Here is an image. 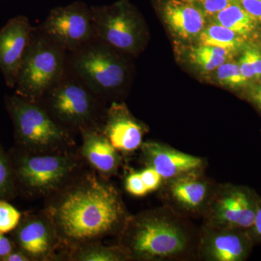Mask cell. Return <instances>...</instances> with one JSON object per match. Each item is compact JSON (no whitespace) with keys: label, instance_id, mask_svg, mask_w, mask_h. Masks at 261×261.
Masks as SVG:
<instances>
[{"label":"cell","instance_id":"cell-1","mask_svg":"<svg viewBox=\"0 0 261 261\" xmlns=\"http://www.w3.org/2000/svg\"><path fill=\"white\" fill-rule=\"evenodd\" d=\"M43 210L59 239V255L121 233L129 219L116 189L94 170L79 171L46 198Z\"/></svg>","mask_w":261,"mask_h":261},{"label":"cell","instance_id":"cell-2","mask_svg":"<svg viewBox=\"0 0 261 261\" xmlns=\"http://www.w3.org/2000/svg\"><path fill=\"white\" fill-rule=\"evenodd\" d=\"M6 106L14 125L15 139L23 152L53 153L74 147L69 130L59 124L40 103L15 94L7 97Z\"/></svg>","mask_w":261,"mask_h":261},{"label":"cell","instance_id":"cell-3","mask_svg":"<svg viewBox=\"0 0 261 261\" xmlns=\"http://www.w3.org/2000/svg\"><path fill=\"white\" fill-rule=\"evenodd\" d=\"M13 165L15 182L27 195L47 198L82 170V159L71 150L44 154L23 152Z\"/></svg>","mask_w":261,"mask_h":261},{"label":"cell","instance_id":"cell-4","mask_svg":"<svg viewBox=\"0 0 261 261\" xmlns=\"http://www.w3.org/2000/svg\"><path fill=\"white\" fill-rule=\"evenodd\" d=\"M120 247L128 258L152 260L173 256L186 247L185 233L176 225L151 214L127 221L121 233Z\"/></svg>","mask_w":261,"mask_h":261},{"label":"cell","instance_id":"cell-5","mask_svg":"<svg viewBox=\"0 0 261 261\" xmlns=\"http://www.w3.org/2000/svg\"><path fill=\"white\" fill-rule=\"evenodd\" d=\"M65 51L40 30L35 31L19 71L15 87L16 94L40 102L63 78Z\"/></svg>","mask_w":261,"mask_h":261},{"label":"cell","instance_id":"cell-6","mask_svg":"<svg viewBox=\"0 0 261 261\" xmlns=\"http://www.w3.org/2000/svg\"><path fill=\"white\" fill-rule=\"evenodd\" d=\"M92 91L84 84L62 79L43 97L44 108L59 124L80 132L99 128V107Z\"/></svg>","mask_w":261,"mask_h":261},{"label":"cell","instance_id":"cell-7","mask_svg":"<svg viewBox=\"0 0 261 261\" xmlns=\"http://www.w3.org/2000/svg\"><path fill=\"white\" fill-rule=\"evenodd\" d=\"M40 32L63 50H79L95 37L90 8L80 1L56 7L43 22Z\"/></svg>","mask_w":261,"mask_h":261},{"label":"cell","instance_id":"cell-8","mask_svg":"<svg viewBox=\"0 0 261 261\" xmlns=\"http://www.w3.org/2000/svg\"><path fill=\"white\" fill-rule=\"evenodd\" d=\"M74 53L73 69L95 95L118 89L124 82V66L105 46L88 43Z\"/></svg>","mask_w":261,"mask_h":261},{"label":"cell","instance_id":"cell-9","mask_svg":"<svg viewBox=\"0 0 261 261\" xmlns=\"http://www.w3.org/2000/svg\"><path fill=\"white\" fill-rule=\"evenodd\" d=\"M95 37L122 51H135L142 37V29L135 12L126 3L90 7Z\"/></svg>","mask_w":261,"mask_h":261},{"label":"cell","instance_id":"cell-10","mask_svg":"<svg viewBox=\"0 0 261 261\" xmlns=\"http://www.w3.org/2000/svg\"><path fill=\"white\" fill-rule=\"evenodd\" d=\"M15 230L18 249L31 260H58L59 239L45 211L27 215Z\"/></svg>","mask_w":261,"mask_h":261},{"label":"cell","instance_id":"cell-11","mask_svg":"<svg viewBox=\"0 0 261 261\" xmlns=\"http://www.w3.org/2000/svg\"><path fill=\"white\" fill-rule=\"evenodd\" d=\"M35 29L23 15L10 19L0 29V70L8 87H15L23 57Z\"/></svg>","mask_w":261,"mask_h":261},{"label":"cell","instance_id":"cell-12","mask_svg":"<svg viewBox=\"0 0 261 261\" xmlns=\"http://www.w3.org/2000/svg\"><path fill=\"white\" fill-rule=\"evenodd\" d=\"M100 130L118 152L128 153L141 147L145 128L132 116L124 105L113 103Z\"/></svg>","mask_w":261,"mask_h":261},{"label":"cell","instance_id":"cell-13","mask_svg":"<svg viewBox=\"0 0 261 261\" xmlns=\"http://www.w3.org/2000/svg\"><path fill=\"white\" fill-rule=\"evenodd\" d=\"M141 148L147 167L154 168L163 178L178 177L202 166V161L200 158L157 142H145Z\"/></svg>","mask_w":261,"mask_h":261},{"label":"cell","instance_id":"cell-14","mask_svg":"<svg viewBox=\"0 0 261 261\" xmlns=\"http://www.w3.org/2000/svg\"><path fill=\"white\" fill-rule=\"evenodd\" d=\"M80 132L82 138L81 157L99 176L108 179L119 167V152L99 128H85Z\"/></svg>","mask_w":261,"mask_h":261},{"label":"cell","instance_id":"cell-15","mask_svg":"<svg viewBox=\"0 0 261 261\" xmlns=\"http://www.w3.org/2000/svg\"><path fill=\"white\" fill-rule=\"evenodd\" d=\"M257 206L250 196L235 189L221 196L215 206V219L221 224L247 228L252 227Z\"/></svg>","mask_w":261,"mask_h":261},{"label":"cell","instance_id":"cell-16","mask_svg":"<svg viewBox=\"0 0 261 261\" xmlns=\"http://www.w3.org/2000/svg\"><path fill=\"white\" fill-rule=\"evenodd\" d=\"M163 15L168 27L181 39L199 37L205 27V13L191 3L169 0L163 8Z\"/></svg>","mask_w":261,"mask_h":261},{"label":"cell","instance_id":"cell-17","mask_svg":"<svg viewBox=\"0 0 261 261\" xmlns=\"http://www.w3.org/2000/svg\"><path fill=\"white\" fill-rule=\"evenodd\" d=\"M205 254L215 261H240L247 253L245 239L232 231H219L211 234L206 240Z\"/></svg>","mask_w":261,"mask_h":261},{"label":"cell","instance_id":"cell-18","mask_svg":"<svg viewBox=\"0 0 261 261\" xmlns=\"http://www.w3.org/2000/svg\"><path fill=\"white\" fill-rule=\"evenodd\" d=\"M121 247H108L101 242H93L61 252L58 260L70 261H119L128 259Z\"/></svg>","mask_w":261,"mask_h":261},{"label":"cell","instance_id":"cell-19","mask_svg":"<svg viewBox=\"0 0 261 261\" xmlns=\"http://www.w3.org/2000/svg\"><path fill=\"white\" fill-rule=\"evenodd\" d=\"M182 175L176 177L171 187V194L180 205L187 208L199 207L205 200L207 187L203 181L193 175Z\"/></svg>","mask_w":261,"mask_h":261},{"label":"cell","instance_id":"cell-20","mask_svg":"<svg viewBox=\"0 0 261 261\" xmlns=\"http://www.w3.org/2000/svg\"><path fill=\"white\" fill-rule=\"evenodd\" d=\"M213 17L215 23L223 25L244 37L255 31L258 23L243 9L237 0Z\"/></svg>","mask_w":261,"mask_h":261},{"label":"cell","instance_id":"cell-21","mask_svg":"<svg viewBox=\"0 0 261 261\" xmlns=\"http://www.w3.org/2000/svg\"><path fill=\"white\" fill-rule=\"evenodd\" d=\"M199 37L201 44L224 48L231 51L241 47L245 41L243 36L216 23L204 29Z\"/></svg>","mask_w":261,"mask_h":261},{"label":"cell","instance_id":"cell-22","mask_svg":"<svg viewBox=\"0 0 261 261\" xmlns=\"http://www.w3.org/2000/svg\"><path fill=\"white\" fill-rule=\"evenodd\" d=\"M232 51L214 46L203 45L194 48L190 53L192 61L205 71L217 69L228 60Z\"/></svg>","mask_w":261,"mask_h":261},{"label":"cell","instance_id":"cell-23","mask_svg":"<svg viewBox=\"0 0 261 261\" xmlns=\"http://www.w3.org/2000/svg\"><path fill=\"white\" fill-rule=\"evenodd\" d=\"M15 190L16 182L13 161L0 147V200L11 198Z\"/></svg>","mask_w":261,"mask_h":261},{"label":"cell","instance_id":"cell-24","mask_svg":"<svg viewBox=\"0 0 261 261\" xmlns=\"http://www.w3.org/2000/svg\"><path fill=\"white\" fill-rule=\"evenodd\" d=\"M216 70L218 80L221 83L228 87H241L247 82V80L242 74L239 63L225 62L218 67Z\"/></svg>","mask_w":261,"mask_h":261},{"label":"cell","instance_id":"cell-25","mask_svg":"<svg viewBox=\"0 0 261 261\" xmlns=\"http://www.w3.org/2000/svg\"><path fill=\"white\" fill-rule=\"evenodd\" d=\"M22 214L5 200H0V233H7L18 227Z\"/></svg>","mask_w":261,"mask_h":261},{"label":"cell","instance_id":"cell-26","mask_svg":"<svg viewBox=\"0 0 261 261\" xmlns=\"http://www.w3.org/2000/svg\"><path fill=\"white\" fill-rule=\"evenodd\" d=\"M125 186L126 191L136 197H142L149 192L142 181L140 173H132L128 175L125 182Z\"/></svg>","mask_w":261,"mask_h":261},{"label":"cell","instance_id":"cell-27","mask_svg":"<svg viewBox=\"0 0 261 261\" xmlns=\"http://www.w3.org/2000/svg\"><path fill=\"white\" fill-rule=\"evenodd\" d=\"M140 175L148 192L157 190L162 181V176L154 168L151 167H147L142 170Z\"/></svg>","mask_w":261,"mask_h":261},{"label":"cell","instance_id":"cell-28","mask_svg":"<svg viewBox=\"0 0 261 261\" xmlns=\"http://www.w3.org/2000/svg\"><path fill=\"white\" fill-rule=\"evenodd\" d=\"M202 10L206 15L214 16L235 0H199Z\"/></svg>","mask_w":261,"mask_h":261},{"label":"cell","instance_id":"cell-29","mask_svg":"<svg viewBox=\"0 0 261 261\" xmlns=\"http://www.w3.org/2000/svg\"><path fill=\"white\" fill-rule=\"evenodd\" d=\"M257 23H261V0H237Z\"/></svg>","mask_w":261,"mask_h":261},{"label":"cell","instance_id":"cell-30","mask_svg":"<svg viewBox=\"0 0 261 261\" xmlns=\"http://www.w3.org/2000/svg\"><path fill=\"white\" fill-rule=\"evenodd\" d=\"M239 65H240L242 74L245 77V80L247 81L255 77V69H254L249 49L245 51L243 56L240 58Z\"/></svg>","mask_w":261,"mask_h":261},{"label":"cell","instance_id":"cell-31","mask_svg":"<svg viewBox=\"0 0 261 261\" xmlns=\"http://www.w3.org/2000/svg\"><path fill=\"white\" fill-rule=\"evenodd\" d=\"M14 249V245L9 239L4 236L3 233H0V260L13 251Z\"/></svg>","mask_w":261,"mask_h":261},{"label":"cell","instance_id":"cell-32","mask_svg":"<svg viewBox=\"0 0 261 261\" xmlns=\"http://www.w3.org/2000/svg\"><path fill=\"white\" fill-rule=\"evenodd\" d=\"M252 64H253L254 69L255 72V77L260 78L261 77V55L258 51L255 49H249Z\"/></svg>","mask_w":261,"mask_h":261},{"label":"cell","instance_id":"cell-33","mask_svg":"<svg viewBox=\"0 0 261 261\" xmlns=\"http://www.w3.org/2000/svg\"><path fill=\"white\" fill-rule=\"evenodd\" d=\"M2 261H31L30 258L23 251L16 249L13 250V251L6 255L3 259Z\"/></svg>","mask_w":261,"mask_h":261},{"label":"cell","instance_id":"cell-34","mask_svg":"<svg viewBox=\"0 0 261 261\" xmlns=\"http://www.w3.org/2000/svg\"><path fill=\"white\" fill-rule=\"evenodd\" d=\"M252 227L255 229L256 234L261 237V205L257 207L255 220H254V224Z\"/></svg>","mask_w":261,"mask_h":261},{"label":"cell","instance_id":"cell-35","mask_svg":"<svg viewBox=\"0 0 261 261\" xmlns=\"http://www.w3.org/2000/svg\"><path fill=\"white\" fill-rule=\"evenodd\" d=\"M252 97L257 106L261 108V83L254 89L252 93Z\"/></svg>","mask_w":261,"mask_h":261},{"label":"cell","instance_id":"cell-36","mask_svg":"<svg viewBox=\"0 0 261 261\" xmlns=\"http://www.w3.org/2000/svg\"><path fill=\"white\" fill-rule=\"evenodd\" d=\"M181 1L187 2V3H192V2L195 1V0H181Z\"/></svg>","mask_w":261,"mask_h":261}]
</instances>
